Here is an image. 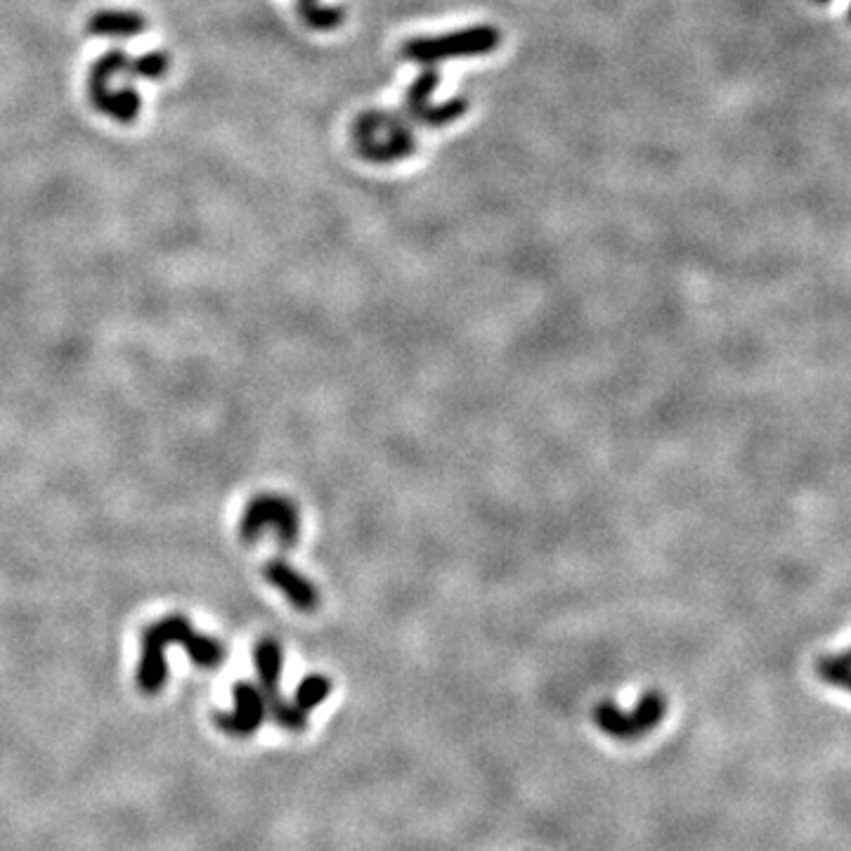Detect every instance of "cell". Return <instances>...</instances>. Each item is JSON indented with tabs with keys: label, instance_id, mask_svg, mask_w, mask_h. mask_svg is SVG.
I'll list each match as a JSON object with an SVG mask.
<instances>
[{
	"label": "cell",
	"instance_id": "cell-6",
	"mask_svg": "<svg viewBox=\"0 0 851 851\" xmlns=\"http://www.w3.org/2000/svg\"><path fill=\"white\" fill-rule=\"evenodd\" d=\"M263 575L301 613H313L320 606V591H317L313 580H308L301 570H296L284 558H272V561L265 563Z\"/></svg>",
	"mask_w": 851,
	"mask_h": 851
},
{
	"label": "cell",
	"instance_id": "cell-4",
	"mask_svg": "<svg viewBox=\"0 0 851 851\" xmlns=\"http://www.w3.org/2000/svg\"><path fill=\"white\" fill-rule=\"evenodd\" d=\"M149 629H152L166 646H173V643L175 646H183L187 655H190V660L201 669H216L223 665L227 655L223 643H220L216 636L199 634L197 629L192 627V622L183 615L161 617L159 622L149 625Z\"/></svg>",
	"mask_w": 851,
	"mask_h": 851
},
{
	"label": "cell",
	"instance_id": "cell-16",
	"mask_svg": "<svg viewBox=\"0 0 851 851\" xmlns=\"http://www.w3.org/2000/svg\"><path fill=\"white\" fill-rule=\"evenodd\" d=\"M816 672L825 684L851 691V648L837 655H823L816 662Z\"/></svg>",
	"mask_w": 851,
	"mask_h": 851
},
{
	"label": "cell",
	"instance_id": "cell-1",
	"mask_svg": "<svg viewBox=\"0 0 851 851\" xmlns=\"http://www.w3.org/2000/svg\"><path fill=\"white\" fill-rule=\"evenodd\" d=\"M353 145L357 157L372 164H393L409 159L419 142L405 116L395 112H362L353 121Z\"/></svg>",
	"mask_w": 851,
	"mask_h": 851
},
{
	"label": "cell",
	"instance_id": "cell-10",
	"mask_svg": "<svg viewBox=\"0 0 851 851\" xmlns=\"http://www.w3.org/2000/svg\"><path fill=\"white\" fill-rule=\"evenodd\" d=\"M128 62H131V57L126 55V50L114 48L105 53L93 64V69H90L88 76V95L90 100L97 102L102 95H107L109 90V81L116 79V76L123 74V71L128 69Z\"/></svg>",
	"mask_w": 851,
	"mask_h": 851
},
{
	"label": "cell",
	"instance_id": "cell-14",
	"mask_svg": "<svg viewBox=\"0 0 851 851\" xmlns=\"http://www.w3.org/2000/svg\"><path fill=\"white\" fill-rule=\"evenodd\" d=\"M438 86H440V71L435 69V64H428V67L421 71V74L417 76V79H414V83L407 90L405 107H407L409 119H414V116H417L421 109L431 105V95Z\"/></svg>",
	"mask_w": 851,
	"mask_h": 851
},
{
	"label": "cell",
	"instance_id": "cell-5",
	"mask_svg": "<svg viewBox=\"0 0 851 851\" xmlns=\"http://www.w3.org/2000/svg\"><path fill=\"white\" fill-rule=\"evenodd\" d=\"M232 695H235V710L218 712L216 726L227 736L249 738L268 719V698H265L261 686L251 684V681H237Z\"/></svg>",
	"mask_w": 851,
	"mask_h": 851
},
{
	"label": "cell",
	"instance_id": "cell-19",
	"mask_svg": "<svg viewBox=\"0 0 851 851\" xmlns=\"http://www.w3.org/2000/svg\"><path fill=\"white\" fill-rule=\"evenodd\" d=\"M329 693H331V679L324 677V674H310V677H305L301 684H298L294 703L298 707H303L305 712H310L315 710L317 705H322L324 700L329 698Z\"/></svg>",
	"mask_w": 851,
	"mask_h": 851
},
{
	"label": "cell",
	"instance_id": "cell-17",
	"mask_svg": "<svg viewBox=\"0 0 851 851\" xmlns=\"http://www.w3.org/2000/svg\"><path fill=\"white\" fill-rule=\"evenodd\" d=\"M466 109H469V100H466V97H454V100L443 102V105L438 107H431V105L424 107L412 121L424 123V126H431V128H440V126H447V123L459 121L461 116L466 114Z\"/></svg>",
	"mask_w": 851,
	"mask_h": 851
},
{
	"label": "cell",
	"instance_id": "cell-21",
	"mask_svg": "<svg viewBox=\"0 0 851 851\" xmlns=\"http://www.w3.org/2000/svg\"><path fill=\"white\" fill-rule=\"evenodd\" d=\"M818 3H825V0H818ZM849 17H851V10H849Z\"/></svg>",
	"mask_w": 851,
	"mask_h": 851
},
{
	"label": "cell",
	"instance_id": "cell-20",
	"mask_svg": "<svg viewBox=\"0 0 851 851\" xmlns=\"http://www.w3.org/2000/svg\"><path fill=\"white\" fill-rule=\"evenodd\" d=\"M171 69V57L166 53H145L138 60L128 62V74L131 79H147V81H159L164 79L166 71Z\"/></svg>",
	"mask_w": 851,
	"mask_h": 851
},
{
	"label": "cell",
	"instance_id": "cell-15",
	"mask_svg": "<svg viewBox=\"0 0 851 851\" xmlns=\"http://www.w3.org/2000/svg\"><path fill=\"white\" fill-rule=\"evenodd\" d=\"M268 714L272 721L284 731H303L308 726V714L303 707H298L294 700H284L282 695H272L268 698Z\"/></svg>",
	"mask_w": 851,
	"mask_h": 851
},
{
	"label": "cell",
	"instance_id": "cell-2",
	"mask_svg": "<svg viewBox=\"0 0 851 851\" xmlns=\"http://www.w3.org/2000/svg\"><path fill=\"white\" fill-rule=\"evenodd\" d=\"M502 43V34L497 27L480 24L461 31H452L445 36H421L409 38L400 45V55L407 62L417 64H438L445 60H457V57H478L495 53Z\"/></svg>",
	"mask_w": 851,
	"mask_h": 851
},
{
	"label": "cell",
	"instance_id": "cell-9",
	"mask_svg": "<svg viewBox=\"0 0 851 851\" xmlns=\"http://www.w3.org/2000/svg\"><path fill=\"white\" fill-rule=\"evenodd\" d=\"M147 22L140 12L131 10H102L88 19V34L126 38L145 31Z\"/></svg>",
	"mask_w": 851,
	"mask_h": 851
},
{
	"label": "cell",
	"instance_id": "cell-18",
	"mask_svg": "<svg viewBox=\"0 0 851 851\" xmlns=\"http://www.w3.org/2000/svg\"><path fill=\"white\" fill-rule=\"evenodd\" d=\"M298 12H301V19L310 29H320V31L336 29L339 24H343V17H346V12L343 10L324 8V5L317 3V0H298Z\"/></svg>",
	"mask_w": 851,
	"mask_h": 851
},
{
	"label": "cell",
	"instance_id": "cell-8",
	"mask_svg": "<svg viewBox=\"0 0 851 851\" xmlns=\"http://www.w3.org/2000/svg\"><path fill=\"white\" fill-rule=\"evenodd\" d=\"M253 660H256V674H258V686L265 693V698L279 693V679H282L284 669V651L279 646L277 639L265 636L256 643V651H253Z\"/></svg>",
	"mask_w": 851,
	"mask_h": 851
},
{
	"label": "cell",
	"instance_id": "cell-7",
	"mask_svg": "<svg viewBox=\"0 0 851 851\" xmlns=\"http://www.w3.org/2000/svg\"><path fill=\"white\" fill-rule=\"evenodd\" d=\"M168 681L166 643L152 629L142 632V655L138 665V688L147 695H157Z\"/></svg>",
	"mask_w": 851,
	"mask_h": 851
},
{
	"label": "cell",
	"instance_id": "cell-11",
	"mask_svg": "<svg viewBox=\"0 0 851 851\" xmlns=\"http://www.w3.org/2000/svg\"><path fill=\"white\" fill-rule=\"evenodd\" d=\"M591 717H594V724L599 726L603 733H608L610 738L615 740H636L639 738V729H636L632 712L620 710L615 703H610V700H603L594 707V712H591Z\"/></svg>",
	"mask_w": 851,
	"mask_h": 851
},
{
	"label": "cell",
	"instance_id": "cell-12",
	"mask_svg": "<svg viewBox=\"0 0 851 851\" xmlns=\"http://www.w3.org/2000/svg\"><path fill=\"white\" fill-rule=\"evenodd\" d=\"M93 105L100 109L102 114L112 116L114 121L121 123H131L138 119L140 112V95L138 90L133 86H126L121 90H109L107 95H102L100 100L93 102Z\"/></svg>",
	"mask_w": 851,
	"mask_h": 851
},
{
	"label": "cell",
	"instance_id": "cell-13",
	"mask_svg": "<svg viewBox=\"0 0 851 851\" xmlns=\"http://www.w3.org/2000/svg\"><path fill=\"white\" fill-rule=\"evenodd\" d=\"M667 714V698L660 691H646L639 698V703L632 710L634 724L639 729V736L651 733L655 726L665 719Z\"/></svg>",
	"mask_w": 851,
	"mask_h": 851
},
{
	"label": "cell",
	"instance_id": "cell-3",
	"mask_svg": "<svg viewBox=\"0 0 851 851\" xmlns=\"http://www.w3.org/2000/svg\"><path fill=\"white\" fill-rule=\"evenodd\" d=\"M272 532L279 547L289 549L301 535V513L298 506L284 495H258L253 497L239 521V535L244 542H256L258 537Z\"/></svg>",
	"mask_w": 851,
	"mask_h": 851
}]
</instances>
